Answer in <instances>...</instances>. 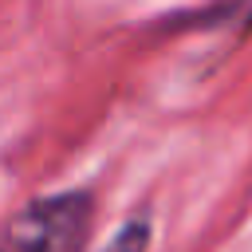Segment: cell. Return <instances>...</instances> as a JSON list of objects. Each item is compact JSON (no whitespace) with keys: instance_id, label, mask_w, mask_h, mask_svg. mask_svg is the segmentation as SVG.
<instances>
[{"instance_id":"cell-2","label":"cell","mask_w":252,"mask_h":252,"mask_svg":"<svg viewBox=\"0 0 252 252\" xmlns=\"http://www.w3.org/2000/svg\"><path fill=\"white\" fill-rule=\"evenodd\" d=\"M146 244H150V220L146 217H134V220H126L118 228V236L102 252H146Z\"/></svg>"},{"instance_id":"cell-1","label":"cell","mask_w":252,"mask_h":252,"mask_svg":"<svg viewBox=\"0 0 252 252\" xmlns=\"http://www.w3.org/2000/svg\"><path fill=\"white\" fill-rule=\"evenodd\" d=\"M87 224H91L87 193L71 189V193L39 197L4 224L0 252H83Z\"/></svg>"}]
</instances>
